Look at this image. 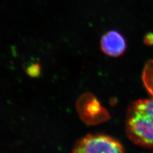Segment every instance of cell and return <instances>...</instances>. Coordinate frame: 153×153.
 Here are the masks:
<instances>
[{
	"label": "cell",
	"mask_w": 153,
	"mask_h": 153,
	"mask_svg": "<svg viewBox=\"0 0 153 153\" xmlns=\"http://www.w3.org/2000/svg\"><path fill=\"white\" fill-rule=\"evenodd\" d=\"M126 132L135 143L153 146V98L131 104L127 114Z\"/></svg>",
	"instance_id": "6da1fadb"
},
{
	"label": "cell",
	"mask_w": 153,
	"mask_h": 153,
	"mask_svg": "<svg viewBox=\"0 0 153 153\" xmlns=\"http://www.w3.org/2000/svg\"><path fill=\"white\" fill-rule=\"evenodd\" d=\"M72 153H124L115 139L101 134H88L78 141Z\"/></svg>",
	"instance_id": "7a4b0ae2"
},
{
	"label": "cell",
	"mask_w": 153,
	"mask_h": 153,
	"mask_svg": "<svg viewBox=\"0 0 153 153\" xmlns=\"http://www.w3.org/2000/svg\"><path fill=\"white\" fill-rule=\"evenodd\" d=\"M100 48L109 57H119L126 49V39L117 31L111 30L104 34L100 40Z\"/></svg>",
	"instance_id": "3957f363"
},
{
	"label": "cell",
	"mask_w": 153,
	"mask_h": 153,
	"mask_svg": "<svg viewBox=\"0 0 153 153\" xmlns=\"http://www.w3.org/2000/svg\"><path fill=\"white\" fill-rule=\"evenodd\" d=\"M142 81L148 92L153 97V60L146 63L142 73Z\"/></svg>",
	"instance_id": "277c9868"
},
{
	"label": "cell",
	"mask_w": 153,
	"mask_h": 153,
	"mask_svg": "<svg viewBox=\"0 0 153 153\" xmlns=\"http://www.w3.org/2000/svg\"><path fill=\"white\" fill-rule=\"evenodd\" d=\"M27 72L31 76H36L40 73V66L38 64H32L28 68Z\"/></svg>",
	"instance_id": "5b68a950"
}]
</instances>
